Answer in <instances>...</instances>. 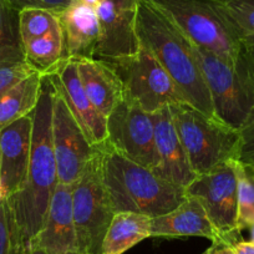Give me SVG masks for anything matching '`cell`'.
Here are the masks:
<instances>
[{
  "instance_id": "cell-1",
  "label": "cell",
  "mask_w": 254,
  "mask_h": 254,
  "mask_svg": "<svg viewBox=\"0 0 254 254\" xmlns=\"http://www.w3.org/2000/svg\"><path fill=\"white\" fill-rule=\"evenodd\" d=\"M54 85L48 75L43 76L38 105L33 111L31 153L25 183L9 197L25 253L43 228L51 198L59 185L58 165L53 145Z\"/></svg>"
},
{
  "instance_id": "cell-2",
  "label": "cell",
  "mask_w": 254,
  "mask_h": 254,
  "mask_svg": "<svg viewBox=\"0 0 254 254\" xmlns=\"http://www.w3.org/2000/svg\"><path fill=\"white\" fill-rule=\"evenodd\" d=\"M141 44L153 54L187 104L216 117L208 86L190 39L148 0H138L135 15Z\"/></svg>"
},
{
  "instance_id": "cell-3",
  "label": "cell",
  "mask_w": 254,
  "mask_h": 254,
  "mask_svg": "<svg viewBox=\"0 0 254 254\" xmlns=\"http://www.w3.org/2000/svg\"><path fill=\"white\" fill-rule=\"evenodd\" d=\"M97 147L102 181L116 213L135 212L153 218L175 209L187 197L185 187L162 180L106 142Z\"/></svg>"
},
{
  "instance_id": "cell-4",
  "label": "cell",
  "mask_w": 254,
  "mask_h": 254,
  "mask_svg": "<svg viewBox=\"0 0 254 254\" xmlns=\"http://www.w3.org/2000/svg\"><path fill=\"white\" fill-rule=\"evenodd\" d=\"M165 14L193 45L214 54L231 65L254 55L209 0H148Z\"/></svg>"
},
{
  "instance_id": "cell-5",
  "label": "cell",
  "mask_w": 254,
  "mask_h": 254,
  "mask_svg": "<svg viewBox=\"0 0 254 254\" xmlns=\"http://www.w3.org/2000/svg\"><path fill=\"white\" fill-rule=\"evenodd\" d=\"M193 46L217 119L239 132L253 126L254 56L231 65L214 54Z\"/></svg>"
},
{
  "instance_id": "cell-6",
  "label": "cell",
  "mask_w": 254,
  "mask_h": 254,
  "mask_svg": "<svg viewBox=\"0 0 254 254\" xmlns=\"http://www.w3.org/2000/svg\"><path fill=\"white\" fill-rule=\"evenodd\" d=\"M170 110L190 168L196 176L224 162L238 160L239 131L217 117L207 116L185 101L170 105Z\"/></svg>"
},
{
  "instance_id": "cell-7",
  "label": "cell",
  "mask_w": 254,
  "mask_h": 254,
  "mask_svg": "<svg viewBox=\"0 0 254 254\" xmlns=\"http://www.w3.org/2000/svg\"><path fill=\"white\" fill-rule=\"evenodd\" d=\"M115 213L102 181L97 147L82 175L72 185V216L79 254H101L102 242Z\"/></svg>"
},
{
  "instance_id": "cell-8",
  "label": "cell",
  "mask_w": 254,
  "mask_h": 254,
  "mask_svg": "<svg viewBox=\"0 0 254 254\" xmlns=\"http://www.w3.org/2000/svg\"><path fill=\"white\" fill-rule=\"evenodd\" d=\"M234 161H228L208 172L197 175L186 187V196L194 197L202 203L223 246H233L241 241V231L238 229V182Z\"/></svg>"
},
{
  "instance_id": "cell-9",
  "label": "cell",
  "mask_w": 254,
  "mask_h": 254,
  "mask_svg": "<svg viewBox=\"0 0 254 254\" xmlns=\"http://www.w3.org/2000/svg\"><path fill=\"white\" fill-rule=\"evenodd\" d=\"M111 64L124 84V99L148 114L185 101L168 72L143 44L133 56Z\"/></svg>"
},
{
  "instance_id": "cell-10",
  "label": "cell",
  "mask_w": 254,
  "mask_h": 254,
  "mask_svg": "<svg viewBox=\"0 0 254 254\" xmlns=\"http://www.w3.org/2000/svg\"><path fill=\"white\" fill-rule=\"evenodd\" d=\"M106 126V143L112 150L150 170L155 168L157 153L151 114L124 99L107 116Z\"/></svg>"
},
{
  "instance_id": "cell-11",
  "label": "cell",
  "mask_w": 254,
  "mask_h": 254,
  "mask_svg": "<svg viewBox=\"0 0 254 254\" xmlns=\"http://www.w3.org/2000/svg\"><path fill=\"white\" fill-rule=\"evenodd\" d=\"M53 145L59 183L72 186L94 157L97 147L87 140L84 130L56 89L53 99Z\"/></svg>"
},
{
  "instance_id": "cell-12",
  "label": "cell",
  "mask_w": 254,
  "mask_h": 254,
  "mask_svg": "<svg viewBox=\"0 0 254 254\" xmlns=\"http://www.w3.org/2000/svg\"><path fill=\"white\" fill-rule=\"evenodd\" d=\"M48 76L65 100L90 143L95 147L104 145L107 138V119L97 111L84 91L74 60L64 59Z\"/></svg>"
},
{
  "instance_id": "cell-13",
  "label": "cell",
  "mask_w": 254,
  "mask_h": 254,
  "mask_svg": "<svg viewBox=\"0 0 254 254\" xmlns=\"http://www.w3.org/2000/svg\"><path fill=\"white\" fill-rule=\"evenodd\" d=\"M31 114L0 131V190L6 198L23 188L28 175L33 135Z\"/></svg>"
},
{
  "instance_id": "cell-14",
  "label": "cell",
  "mask_w": 254,
  "mask_h": 254,
  "mask_svg": "<svg viewBox=\"0 0 254 254\" xmlns=\"http://www.w3.org/2000/svg\"><path fill=\"white\" fill-rule=\"evenodd\" d=\"M155 127V145L157 165L152 171L162 180L187 187L196 177L188 161L187 153L176 130L170 106L151 114Z\"/></svg>"
},
{
  "instance_id": "cell-15",
  "label": "cell",
  "mask_w": 254,
  "mask_h": 254,
  "mask_svg": "<svg viewBox=\"0 0 254 254\" xmlns=\"http://www.w3.org/2000/svg\"><path fill=\"white\" fill-rule=\"evenodd\" d=\"M100 20V38L95 58L117 63L135 55L140 49L136 33V11L119 10L111 0H102L96 6Z\"/></svg>"
},
{
  "instance_id": "cell-16",
  "label": "cell",
  "mask_w": 254,
  "mask_h": 254,
  "mask_svg": "<svg viewBox=\"0 0 254 254\" xmlns=\"http://www.w3.org/2000/svg\"><path fill=\"white\" fill-rule=\"evenodd\" d=\"M31 248H40L48 254H79L72 216V186L58 185L43 228Z\"/></svg>"
},
{
  "instance_id": "cell-17",
  "label": "cell",
  "mask_w": 254,
  "mask_h": 254,
  "mask_svg": "<svg viewBox=\"0 0 254 254\" xmlns=\"http://www.w3.org/2000/svg\"><path fill=\"white\" fill-rule=\"evenodd\" d=\"M151 237L181 238L202 237L218 246H223L218 232L209 221L201 202L187 196L175 209L151 219Z\"/></svg>"
},
{
  "instance_id": "cell-18",
  "label": "cell",
  "mask_w": 254,
  "mask_h": 254,
  "mask_svg": "<svg viewBox=\"0 0 254 254\" xmlns=\"http://www.w3.org/2000/svg\"><path fill=\"white\" fill-rule=\"evenodd\" d=\"M77 74L84 91L97 111L107 119L124 100V84L111 63L100 59H76Z\"/></svg>"
},
{
  "instance_id": "cell-19",
  "label": "cell",
  "mask_w": 254,
  "mask_h": 254,
  "mask_svg": "<svg viewBox=\"0 0 254 254\" xmlns=\"http://www.w3.org/2000/svg\"><path fill=\"white\" fill-rule=\"evenodd\" d=\"M59 15L66 59H94L100 38V20L96 8L76 0Z\"/></svg>"
},
{
  "instance_id": "cell-20",
  "label": "cell",
  "mask_w": 254,
  "mask_h": 254,
  "mask_svg": "<svg viewBox=\"0 0 254 254\" xmlns=\"http://www.w3.org/2000/svg\"><path fill=\"white\" fill-rule=\"evenodd\" d=\"M151 217L135 212L115 213L105 234L101 254H124L151 237Z\"/></svg>"
},
{
  "instance_id": "cell-21",
  "label": "cell",
  "mask_w": 254,
  "mask_h": 254,
  "mask_svg": "<svg viewBox=\"0 0 254 254\" xmlns=\"http://www.w3.org/2000/svg\"><path fill=\"white\" fill-rule=\"evenodd\" d=\"M41 82L43 75L35 71L0 95V131L35 110Z\"/></svg>"
},
{
  "instance_id": "cell-22",
  "label": "cell",
  "mask_w": 254,
  "mask_h": 254,
  "mask_svg": "<svg viewBox=\"0 0 254 254\" xmlns=\"http://www.w3.org/2000/svg\"><path fill=\"white\" fill-rule=\"evenodd\" d=\"M25 61L39 74L49 75L66 59L65 38L61 24L45 35L24 45Z\"/></svg>"
},
{
  "instance_id": "cell-23",
  "label": "cell",
  "mask_w": 254,
  "mask_h": 254,
  "mask_svg": "<svg viewBox=\"0 0 254 254\" xmlns=\"http://www.w3.org/2000/svg\"><path fill=\"white\" fill-rule=\"evenodd\" d=\"M25 61L19 29V11L0 0V66Z\"/></svg>"
},
{
  "instance_id": "cell-24",
  "label": "cell",
  "mask_w": 254,
  "mask_h": 254,
  "mask_svg": "<svg viewBox=\"0 0 254 254\" xmlns=\"http://www.w3.org/2000/svg\"><path fill=\"white\" fill-rule=\"evenodd\" d=\"M237 35L254 46V0H209Z\"/></svg>"
},
{
  "instance_id": "cell-25",
  "label": "cell",
  "mask_w": 254,
  "mask_h": 254,
  "mask_svg": "<svg viewBox=\"0 0 254 254\" xmlns=\"http://www.w3.org/2000/svg\"><path fill=\"white\" fill-rule=\"evenodd\" d=\"M238 182V229L254 224V167L241 161H234Z\"/></svg>"
},
{
  "instance_id": "cell-26",
  "label": "cell",
  "mask_w": 254,
  "mask_h": 254,
  "mask_svg": "<svg viewBox=\"0 0 254 254\" xmlns=\"http://www.w3.org/2000/svg\"><path fill=\"white\" fill-rule=\"evenodd\" d=\"M59 25V15L54 11L39 8H29L19 11V29L23 46L34 39L45 35Z\"/></svg>"
},
{
  "instance_id": "cell-27",
  "label": "cell",
  "mask_w": 254,
  "mask_h": 254,
  "mask_svg": "<svg viewBox=\"0 0 254 254\" xmlns=\"http://www.w3.org/2000/svg\"><path fill=\"white\" fill-rule=\"evenodd\" d=\"M0 254H25L20 229L6 197L0 198Z\"/></svg>"
},
{
  "instance_id": "cell-28",
  "label": "cell",
  "mask_w": 254,
  "mask_h": 254,
  "mask_svg": "<svg viewBox=\"0 0 254 254\" xmlns=\"http://www.w3.org/2000/svg\"><path fill=\"white\" fill-rule=\"evenodd\" d=\"M35 72L33 67H30L26 61L16 64H9V65H1L0 66V95L4 94L6 90L19 82L20 80L25 79L26 76Z\"/></svg>"
},
{
  "instance_id": "cell-29",
  "label": "cell",
  "mask_w": 254,
  "mask_h": 254,
  "mask_svg": "<svg viewBox=\"0 0 254 254\" xmlns=\"http://www.w3.org/2000/svg\"><path fill=\"white\" fill-rule=\"evenodd\" d=\"M5 1L18 11L29 8H39L60 14L76 0H5Z\"/></svg>"
},
{
  "instance_id": "cell-30",
  "label": "cell",
  "mask_w": 254,
  "mask_h": 254,
  "mask_svg": "<svg viewBox=\"0 0 254 254\" xmlns=\"http://www.w3.org/2000/svg\"><path fill=\"white\" fill-rule=\"evenodd\" d=\"M237 161L254 165V125L241 131V148Z\"/></svg>"
},
{
  "instance_id": "cell-31",
  "label": "cell",
  "mask_w": 254,
  "mask_h": 254,
  "mask_svg": "<svg viewBox=\"0 0 254 254\" xmlns=\"http://www.w3.org/2000/svg\"><path fill=\"white\" fill-rule=\"evenodd\" d=\"M232 249H233V254H254V244L243 239L236 242L232 246Z\"/></svg>"
},
{
  "instance_id": "cell-32",
  "label": "cell",
  "mask_w": 254,
  "mask_h": 254,
  "mask_svg": "<svg viewBox=\"0 0 254 254\" xmlns=\"http://www.w3.org/2000/svg\"><path fill=\"white\" fill-rule=\"evenodd\" d=\"M111 1L119 10L122 11H136L138 5V0H111Z\"/></svg>"
},
{
  "instance_id": "cell-33",
  "label": "cell",
  "mask_w": 254,
  "mask_h": 254,
  "mask_svg": "<svg viewBox=\"0 0 254 254\" xmlns=\"http://www.w3.org/2000/svg\"><path fill=\"white\" fill-rule=\"evenodd\" d=\"M213 254H233V249L232 246H218Z\"/></svg>"
},
{
  "instance_id": "cell-34",
  "label": "cell",
  "mask_w": 254,
  "mask_h": 254,
  "mask_svg": "<svg viewBox=\"0 0 254 254\" xmlns=\"http://www.w3.org/2000/svg\"><path fill=\"white\" fill-rule=\"evenodd\" d=\"M82 1H84V3H86L87 5L92 6V8H96V6L101 3L102 0H82Z\"/></svg>"
},
{
  "instance_id": "cell-35",
  "label": "cell",
  "mask_w": 254,
  "mask_h": 254,
  "mask_svg": "<svg viewBox=\"0 0 254 254\" xmlns=\"http://www.w3.org/2000/svg\"><path fill=\"white\" fill-rule=\"evenodd\" d=\"M25 254H48V253H46V252H44L43 249H40V248H31V249H29Z\"/></svg>"
},
{
  "instance_id": "cell-36",
  "label": "cell",
  "mask_w": 254,
  "mask_h": 254,
  "mask_svg": "<svg viewBox=\"0 0 254 254\" xmlns=\"http://www.w3.org/2000/svg\"><path fill=\"white\" fill-rule=\"evenodd\" d=\"M217 247H218V244H216V243H212V246L209 247V248H207L206 251L203 252V253L202 254H213V252L216 251V248Z\"/></svg>"
},
{
  "instance_id": "cell-37",
  "label": "cell",
  "mask_w": 254,
  "mask_h": 254,
  "mask_svg": "<svg viewBox=\"0 0 254 254\" xmlns=\"http://www.w3.org/2000/svg\"><path fill=\"white\" fill-rule=\"evenodd\" d=\"M249 231H251V241L249 242H252L254 244V224L252 227H249Z\"/></svg>"
},
{
  "instance_id": "cell-38",
  "label": "cell",
  "mask_w": 254,
  "mask_h": 254,
  "mask_svg": "<svg viewBox=\"0 0 254 254\" xmlns=\"http://www.w3.org/2000/svg\"><path fill=\"white\" fill-rule=\"evenodd\" d=\"M1 197L3 196H1V190H0V198H1Z\"/></svg>"
},
{
  "instance_id": "cell-39",
  "label": "cell",
  "mask_w": 254,
  "mask_h": 254,
  "mask_svg": "<svg viewBox=\"0 0 254 254\" xmlns=\"http://www.w3.org/2000/svg\"><path fill=\"white\" fill-rule=\"evenodd\" d=\"M252 166H253V167H254V165H252Z\"/></svg>"
}]
</instances>
